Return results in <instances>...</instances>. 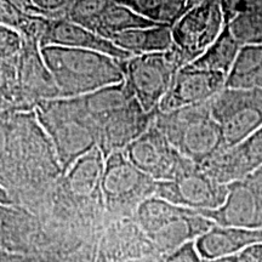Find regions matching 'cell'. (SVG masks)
Returning <instances> with one entry per match:
<instances>
[{
    "instance_id": "obj_26",
    "label": "cell",
    "mask_w": 262,
    "mask_h": 262,
    "mask_svg": "<svg viewBox=\"0 0 262 262\" xmlns=\"http://www.w3.org/2000/svg\"><path fill=\"white\" fill-rule=\"evenodd\" d=\"M251 173L262 166V126L235 146Z\"/></svg>"
},
{
    "instance_id": "obj_9",
    "label": "cell",
    "mask_w": 262,
    "mask_h": 262,
    "mask_svg": "<svg viewBox=\"0 0 262 262\" xmlns=\"http://www.w3.org/2000/svg\"><path fill=\"white\" fill-rule=\"evenodd\" d=\"M123 152L134 165L156 181L173 180L193 163L173 148L155 123Z\"/></svg>"
},
{
    "instance_id": "obj_18",
    "label": "cell",
    "mask_w": 262,
    "mask_h": 262,
    "mask_svg": "<svg viewBox=\"0 0 262 262\" xmlns=\"http://www.w3.org/2000/svg\"><path fill=\"white\" fill-rule=\"evenodd\" d=\"M106 157L98 147L79 157L66 171L64 185L72 194L89 196L101 186Z\"/></svg>"
},
{
    "instance_id": "obj_36",
    "label": "cell",
    "mask_w": 262,
    "mask_h": 262,
    "mask_svg": "<svg viewBox=\"0 0 262 262\" xmlns=\"http://www.w3.org/2000/svg\"><path fill=\"white\" fill-rule=\"evenodd\" d=\"M0 204L9 206H12V204H14V199L11 198L8 189L4 187V185L2 182H0Z\"/></svg>"
},
{
    "instance_id": "obj_13",
    "label": "cell",
    "mask_w": 262,
    "mask_h": 262,
    "mask_svg": "<svg viewBox=\"0 0 262 262\" xmlns=\"http://www.w3.org/2000/svg\"><path fill=\"white\" fill-rule=\"evenodd\" d=\"M17 79L29 111H34L40 101L60 97L54 77L42 58L39 42L24 40V47L17 55Z\"/></svg>"
},
{
    "instance_id": "obj_32",
    "label": "cell",
    "mask_w": 262,
    "mask_h": 262,
    "mask_svg": "<svg viewBox=\"0 0 262 262\" xmlns=\"http://www.w3.org/2000/svg\"><path fill=\"white\" fill-rule=\"evenodd\" d=\"M159 262H204V260L198 253L195 242H189L171 253L162 255Z\"/></svg>"
},
{
    "instance_id": "obj_35",
    "label": "cell",
    "mask_w": 262,
    "mask_h": 262,
    "mask_svg": "<svg viewBox=\"0 0 262 262\" xmlns=\"http://www.w3.org/2000/svg\"><path fill=\"white\" fill-rule=\"evenodd\" d=\"M160 256H162V255L157 253V251H150V253L143 255V256L133 258V260L125 262H159Z\"/></svg>"
},
{
    "instance_id": "obj_17",
    "label": "cell",
    "mask_w": 262,
    "mask_h": 262,
    "mask_svg": "<svg viewBox=\"0 0 262 262\" xmlns=\"http://www.w3.org/2000/svg\"><path fill=\"white\" fill-rule=\"evenodd\" d=\"M118 48L133 56L165 52L173 47L171 26L156 25L146 28L130 29L117 33L110 39Z\"/></svg>"
},
{
    "instance_id": "obj_30",
    "label": "cell",
    "mask_w": 262,
    "mask_h": 262,
    "mask_svg": "<svg viewBox=\"0 0 262 262\" xmlns=\"http://www.w3.org/2000/svg\"><path fill=\"white\" fill-rule=\"evenodd\" d=\"M74 0H33L39 16L49 19H60L67 17V12Z\"/></svg>"
},
{
    "instance_id": "obj_31",
    "label": "cell",
    "mask_w": 262,
    "mask_h": 262,
    "mask_svg": "<svg viewBox=\"0 0 262 262\" xmlns=\"http://www.w3.org/2000/svg\"><path fill=\"white\" fill-rule=\"evenodd\" d=\"M11 111H0V182L4 175L10 152V137H11Z\"/></svg>"
},
{
    "instance_id": "obj_33",
    "label": "cell",
    "mask_w": 262,
    "mask_h": 262,
    "mask_svg": "<svg viewBox=\"0 0 262 262\" xmlns=\"http://www.w3.org/2000/svg\"><path fill=\"white\" fill-rule=\"evenodd\" d=\"M238 262H262V243L250 245L237 254Z\"/></svg>"
},
{
    "instance_id": "obj_23",
    "label": "cell",
    "mask_w": 262,
    "mask_h": 262,
    "mask_svg": "<svg viewBox=\"0 0 262 262\" xmlns=\"http://www.w3.org/2000/svg\"><path fill=\"white\" fill-rule=\"evenodd\" d=\"M156 25L160 24H156L137 14L127 6L113 0L112 4L104 10L103 14L97 19L93 32L100 34L101 37L111 39V37L117 33L130 31V29L146 28Z\"/></svg>"
},
{
    "instance_id": "obj_10",
    "label": "cell",
    "mask_w": 262,
    "mask_h": 262,
    "mask_svg": "<svg viewBox=\"0 0 262 262\" xmlns=\"http://www.w3.org/2000/svg\"><path fill=\"white\" fill-rule=\"evenodd\" d=\"M227 75L220 72L198 70L185 66L176 73L171 86L160 101L158 112L195 106L210 101L226 86Z\"/></svg>"
},
{
    "instance_id": "obj_16",
    "label": "cell",
    "mask_w": 262,
    "mask_h": 262,
    "mask_svg": "<svg viewBox=\"0 0 262 262\" xmlns=\"http://www.w3.org/2000/svg\"><path fill=\"white\" fill-rule=\"evenodd\" d=\"M216 224L201 212L193 210L168 222L156 232L146 235L155 250L160 255L171 253L182 245L195 242Z\"/></svg>"
},
{
    "instance_id": "obj_7",
    "label": "cell",
    "mask_w": 262,
    "mask_h": 262,
    "mask_svg": "<svg viewBox=\"0 0 262 262\" xmlns=\"http://www.w3.org/2000/svg\"><path fill=\"white\" fill-rule=\"evenodd\" d=\"M157 181L134 165L123 150L106 157L101 181L107 205L112 209L136 208L148 196L155 195Z\"/></svg>"
},
{
    "instance_id": "obj_27",
    "label": "cell",
    "mask_w": 262,
    "mask_h": 262,
    "mask_svg": "<svg viewBox=\"0 0 262 262\" xmlns=\"http://www.w3.org/2000/svg\"><path fill=\"white\" fill-rule=\"evenodd\" d=\"M31 17V15H26L16 8L10 0H0V26L12 28L22 34Z\"/></svg>"
},
{
    "instance_id": "obj_34",
    "label": "cell",
    "mask_w": 262,
    "mask_h": 262,
    "mask_svg": "<svg viewBox=\"0 0 262 262\" xmlns=\"http://www.w3.org/2000/svg\"><path fill=\"white\" fill-rule=\"evenodd\" d=\"M10 2H11L16 8L21 10V11L26 15H31V16L38 15L37 9H35L34 4H33V0H10Z\"/></svg>"
},
{
    "instance_id": "obj_4",
    "label": "cell",
    "mask_w": 262,
    "mask_h": 262,
    "mask_svg": "<svg viewBox=\"0 0 262 262\" xmlns=\"http://www.w3.org/2000/svg\"><path fill=\"white\" fill-rule=\"evenodd\" d=\"M185 66V58L172 47L165 52L129 58L125 62V79L141 107L152 113L169 91L176 73Z\"/></svg>"
},
{
    "instance_id": "obj_8",
    "label": "cell",
    "mask_w": 262,
    "mask_h": 262,
    "mask_svg": "<svg viewBox=\"0 0 262 262\" xmlns=\"http://www.w3.org/2000/svg\"><path fill=\"white\" fill-rule=\"evenodd\" d=\"M228 194V185H222L192 163L173 180L157 181L155 195L172 204L194 209L214 210L221 206Z\"/></svg>"
},
{
    "instance_id": "obj_25",
    "label": "cell",
    "mask_w": 262,
    "mask_h": 262,
    "mask_svg": "<svg viewBox=\"0 0 262 262\" xmlns=\"http://www.w3.org/2000/svg\"><path fill=\"white\" fill-rule=\"evenodd\" d=\"M113 0H74L67 12V19L93 31L95 24Z\"/></svg>"
},
{
    "instance_id": "obj_12",
    "label": "cell",
    "mask_w": 262,
    "mask_h": 262,
    "mask_svg": "<svg viewBox=\"0 0 262 262\" xmlns=\"http://www.w3.org/2000/svg\"><path fill=\"white\" fill-rule=\"evenodd\" d=\"M156 112H146L134 98L122 110L117 111L98 124L97 147L103 156L124 150L133 141L142 135L152 125Z\"/></svg>"
},
{
    "instance_id": "obj_14",
    "label": "cell",
    "mask_w": 262,
    "mask_h": 262,
    "mask_svg": "<svg viewBox=\"0 0 262 262\" xmlns=\"http://www.w3.org/2000/svg\"><path fill=\"white\" fill-rule=\"evenodd\" d=\"M49 45L96 51L122 61L133 57L130 52L118 48L110 39L101 37L97 33L74 24L67 18L51 19L47 34L41 40L40 48Z\"/></svg>"
},
{
    "instance_id": "obj_28",
    "label": "cell",
    "mask_w": 262,
    "mask_h": 262,
    "mask_svg": "<svg viewBox=\"0 0 262 262\" xmlns=\"http://www.w3.org/2000/svg\"><path fill=\"white\" fill-rule=\"evenodd\" d=\"M24 47V38L15 29L0 26V62L17 56Z\"/></svg>"
},
{
    "instance_id": "obj_24",
    "label": "cell",
    "mask_w": 262,
    "mask_h": 262,
    "mask_svg": "<svg viewBox=\"0 0 262 262\" xmlns=\"http://www.w3.org/2000/svg\"><path fill=\"white\" fill-rule=\"evenodd\" d=\"M143 17L160 25L172 26L187 11L188 0H116Z\"/></svg>"
},
{
    "instance_id": "obj_1",
    "label": "cell",
    "mask_w": 262,
    "mask_h": 262,
    "mask_svg": "<svg viewBox=\"0 0 262 262\" xmlns=\"http://www.w3.org/2000/svg\"><path fill=\"white\" fill-rule=\"evenodd\" d=\"M41 55L60 97H78L125 80V62L101 52L49 45Z\"/></svg>"
},
{
    "instance_id": "obj_29",
    "label": "cell",
    "mask_w": 262,
    "mask_h": 262,
    "mask_svg": "<svg viewBox=\"0 0 262 262\" xmlns=\"http://www.w3.org/2000/svg\"><path fill=\"white\" fill-rule=\"evenodd\" d=\"M16 214L12 206L0 204V249H8L14 244Z\"/></svg>"
},
{
    "instance_id": "obj_3",
    "label": "cell",
    "mask_w": 262,
    "mask_h": 262,
    "mask_svg": "<svg viewBox=\"0 0 262 262\" xmlns=\"http://www.w3.org/2000/svg\"><path fill=\"white\" fill-rule=\"evenodd\" d=\"M155 125L180 155L201 165L225 147L220 124L212 118L209 101L171 111H156Z\"/></svg>"
},
{
    "instance_id": "obj_19",
    "label": "cell",
    "mask_w": 262,
    "mask_h": 262,
    "mask_svg": "<svg viewBox=\"0 0 262 262\" xmlns=\"http://www.w3.org/2000/svg\"><path fill=\"white\" fill-rule=\"evenodd\" d=\"M242 45L232 34L228 25L226 24L224 31L219 38L212 42L198 58L192 61L188 66L198 70L220 72L228 75L237 60Z\"/></svg>"
},
{
    "instance_id": "obj_2",
    "label": "cell",
    "mask_w": 262,
    "mask_h": 262,
    "mask_svg": "<svg viewBox=\"0 0 262 262\" xmlns=\"http://www.w3.org/2000/svg\"><path fill=\"white\" fill-rule=\"evenodd\" d=\"M34 114L50 140L62 173L79 157L97 147V125L81 96L40 101Z\"/></svg>"
},
{
    "instance_id": "obj_20",
    "label": "cell",
    "mask_w": 262,
    "mask_h": 262,
    "mask_svg": "<svg viewBox=\"0 0 262 262\" xmlns=\"http://www.w3.org/2000/svg\"><path fill=\"white\" fill-rule=\"evenodd\" d=\"M83 103L89 114L96 123L103 122L107 117L127 106L135 98L126 79L114 85L102 88L94 93L84 95Z\"/></svg>"
},
{
    "instance_id": "obj_11",
    "label": "cell",
    "mask_w": 262,
    "mask_h": 262,
    "mask_svg": "<svg viewBox=\"0 0 262 262\" xmlns=\"http://www.w3.org/2000/svg\"><path fill=\"white\" fill-rule=\"evenodd\" d=\"M199 212L216 225L262 229V193L245 178L228 185V194L221 206Z\"/></svg>"
},
{
    "instance_id": "obj_37",
    "label": "cell",
    "mask_w": 262,
    "mask_h": 262,
    "mask_svg": "<svg viewBox=\"0 0 262 262\" xmlns=\"http://www.w3.org/2000/svg\"><path fill=\"white\" fill-rule=\"evenodd\" d=\"M204 262H238L237 255H233V256H226V257H220V258H214V260H206Z\"/></svg>"
},
{
    "instance_id": "obj_22",
    "label": "cell",
    "mask_w": 262,
    "mask_h": 262,
    "mask_svg": "<svg viewBox=\"0 0 262 262\" xmlns=\"http://www.w3.org/2000/svg\"><path fill=\"white\" fill-rule=\"evenodd\" d=\"M193 210L194 209L172 204L165 199L152 195L140 203L135 210V216L140 228L142 229L143 233L148 235L168 222L175 220L180 216L187 215Z\"/></svg>"
},
{
    "instance_id": "obj_5",
    "label": "cell",
    "mask_w": 262,
    "mask_h": 262,
    "mask_svg": "<svg viewBox=\"0 0 262 262\" xmlns=\"http://www.w3.org/2000/svg\"><path fill=\"white\" fill-rule=\"evenodd\" d=\"M209 108L220 124L225 146H237L262 126V88L225 86L209 101Z\"/></svg>"
},
{
    "instance_id": "obj_15",
    "label": "cell",
    "mask_w": 262,
    "mask_h": 262,
    "mask_svg": "<svg viewBox=\"0 0 262 262\" xmlns=\"http://www.w3.org/2000/svg\"><path fill=\"white\" fill-rule=\"evenodd\" d=\"M256 243H262V229L215 225L196 239L195 247L206 261L233 256Z\"/></svg>"
},
{
    "instance_id": "obj_21",
    "label": "cell",
    "mask_w": 262,
    "mask_h": 262,
    "mask_svg": "<svg viewBox=\"0 0 262 262\" xmlns=\"http://www.w3.org/2000/svg\"><path fill=\"white\" fill-rule=\"evenodd\" d=\"M226 88H262V44L242 47L237 60L227 75Z\"/></svg>"
},
{
    "instance_id": "obj_6",
    "label": "cell",
    "mask_w": 262,
    "mask_h": 262,
    "mask_svg": "<svg viewBox=\"0 0 262 262\" xmlns=\"http://www.w3.org/2000/svg\"><path fill=\"white\" fill-rule=\"evenodd\" d=\"M226 24L221 0H203L171 26L173 47L189 64L219 38Z\"/></svg>"
}]
</instances>
